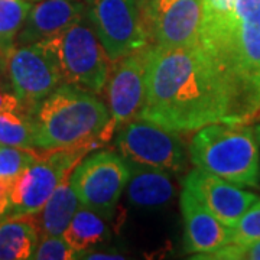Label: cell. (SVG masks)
Returning <instances> with one entry per match:
<instances>
[{
  "label": "cell",
  "instance_id": "obj_1",
  "mask_svg": "<svg viewBox=\"0 0 260 260\" xmlns=\"http://www.w3.org/2000/svg\"><path fill=\"white\" fill-rule=\"evenodd\" d=\"M172 132L225 123V104L213 67L200 47L152 45L139 116Z\"/></svg>",
  "mask_w": 260,
  "mask_h": 260
},
{
  "label": "cell",
  "instance_id": "obj_2",
  "mask_svg": "<svg viewBox=\"0 0 260 260\" xmlns=\"http://www.w3.org/2000/svg\"><path fill=\"white\" fill-rule=\"evenodd\" d=\"M198 44L220 84L225 123H251L260 114V0L204 16Z\"/></svg>",
  "mask_w": 260,
  "mask_h": 260
},
{
  "label": "cell",
  "instance_id": "obj_3",
  "mask_svg": "<svg viewBox=\"0 0 260 260\" xmlns=\"http://www.w3.org/2000/svg\"><path fill=\"white\" fill-rule=\"evenodd\" d=\"M110 120V110L95 93L61 84L32 112L34 146L49 150L91 140Z\"/></svg>",
  "mask_w": 260,
  "mask_h": 260
},
{
  "label": "cell",
  "instance_id": "obj_4",
  "mask_svg": "<svg viewBox=\"0 0 260 260\" xmlns=\"http://www.w3.org/2000/svg\"><path fill=\"white\" fill-rule=\"evenodd\" d=\"M195 167L239 186L260 185V126L213 123L195 133L189 143Z\"/></svg>",
  "mask_w": 260,
  "mask_h": 260
},
{
  "label": "cell",
  "instance_id": "obj_5",
  "mask_svg": "<svg viewBox=\"0 0 260 260\" xmlns=\"http://www.w3.org/2000/svg\"><path fill=\"white\" fill-rule=\"evenodd\" d=\"M38 44L54 59L62 83L95 94L106 87L112 61L87 13L61 34Z\"/></svg>",
  "mask_w": 260,
  "mask_h": 260
},
{
  "label": "cell",
  "instance_id": "obj_6",
  "mask_svg": "<svg viewBox=\"0 0 260 260\" xmlns=\"http://www.w3.org/2000/svg\"><path fill=\"white\" fill-rule=\"evenodd\" d=\"M132 169L123 156L102 150L81 160L73 169L70 179L78 201L104 217H112Z\"/></svg>",
  "mask_w": 260,
  "mask_h": 260
},
{
  "label": "cell",
  "instance_id": "obj_7",
  "mask_svg": "<svg viewBox=\"0 0 260 260\" xmlns=\"http://www.w3.org/2000/svg\"><path fill=\"white\" fill-rule=\"evenodd\" d=\"M121 156L136 167L179 172L186 168L184 143L177 132L146 119L127 121L116 138Z\"/></svg>",
  "mask_w": 260,
  "mask_h": 260
},
{
  "label": "cell",
  "instance_id": "obj_8",
  "mask_svg": "<svg viewBox=\"0 0 260 260\" xmlns=\"http://www.w3.org/2000/svg\"><path fill=\"white\" fill-rule=\"evenodd\" d=\"M87 18L112 64L150 44L139 0H91Z\"/></svg>",
  "mask_w": 260,
  "mask_h": 260
},
{
  "label": "cell",
  "instance_id": "obj_9",
  "mask_svg": "<svg viewBox=\"0 0 260 260\" xmlns=\"http://www.w3.org/2000/svg\"><path fill=\"white\" fill-rule=\"evenodd\" d=\"M139 9L152 45L188 47L200 42L203 0H139Z\"/></svg>",
  "mask_w": 260,
  "mask_h": 260
},
{
  "label": "cell",
  "instance_id": "obj_10",
  "mask_svg": "<svg viewBox=\"0 0 260 260\" xmlns=\"http://www.w3.org/2000/svg\"><path fill=\"white\" fill-rule=\"evenodd\" d=\"M5 71L12 91L30 114L62 84L54 59L39 44L13 45L5 55Z\"/></svg>",
  "mask_w": 260,
  "mask_h": 260
},
{
  "label": "cell",
  "instance_id": "obj_11",
  "mask_svg": "<svg viewBox=\"0 0 260 260\" xmlns=\"http://www.w3.org/2000/svg\"><path fill=\"white\" fill-rule=\"evenodd\" d=\"M150 49L152 44L116 62V70L107 84V102L117 126L133 120L143 107Z\"/></svg>",
  "mask_w": 260,
  "mask_h": 260
},
{
  "label": "cell",
  "instance_id": "obj_12",
  "mask_svg": "<svg viewBox=\"0 0 260 260\" xmlns=\"http://www.w3.org/2000/svg\"><path fill=\"white\" fill-rule=\"evenodd\" d=\"M184 185L208 208L217 220L234 227L242 215L259 198L257 195L244 191L223 178L204 169L195 168L186 175Z\"/></svg>",
  "mask_w": 260,
  "mask_h": 260
},
{
  "label": "cell",
  "instance_id": "obj_13",
  "mask_svg": "<svg viewBox=\"0 0 260 260\" xmlns=\"http://www.w3.org/2000/svg\"><path fill=\"white\" fill-rule=\"evenodd\" d=\"M181 211L185 223L186 251L207 256L233 242L232 227L217 220L188 188L181 194Z\"/></svg>",
  "mask_w": 260,
  "mask_h": 260
},
{
  "label": "cell",
  "instance_id": "obj_14",
  "mask_svg": "<svg viewBox=\"0 0 260 260\" xmlns=\"http://www.w3.org/2000/svg\"><path fill=\"white\" fill-rule=\"evenodd\" d=\"M85 5L77 0H41L32 5L16 37V45L47 41L85 16Z\"/></svg>",
  "mask_w": 260,
  "mask_h": 260
},
{
  "label": "cell",
  "instance_id": "obj_15",
  "mask_svg": "<svg viewBox=\"0 0 260 260\" xmlns=\"http://www.w3.org/2000/svg\"><path fill=\"white\" fill-rule=\"evenodd\" d=\"M126 195L135 207L153 210L165 207L174 200L175 186L167 171L138 167L130 174Z\"/></svg>",
  "mask_w": 260,
  "mask_h": 260
},
{
  "label": "cell",
  "instance_id": "obj_16",
  "mask_svg": "<svg viewBox=\"0 0 260 260\" xmlns=\"http://www.w3.org/2000/svg\"><path fill=\"white\" fill-rule=\"evenodd\" d=\"M70 175L67 174L61 179L44 208L34 214L38 232L42 236H62L78 210V197Z\"/></svg>",
  "mask_w": 260,
  "mask_h": 260
},
{
  "label": "cell",
  "instance_id": "obj_17",
  "mask_svg": "<svg viewBox=\"0 0 260 260\" xmlns=\"http://www.w3.org/2000/svg\"><path fill=\"white\" fill-rule=\"evenodd\" d=\"M38 243L34 214L10 215L0 221V260L32 259Z\"/></svg>",
  "mask_w": 260,
  "mask_h": 260
},
{
  "label": "cell",
  "instance_id": "obj_18",
  "mask_svg": "<svg viewBox=\"0 0 260 260\" xmlns=\"http://www.w3.org/2000/svg\"><path fill=\"white\" fill-rule=\"evenodd\" d=\"M62 237L80 254L110 239V230L103 215L87 207H78Z\"/></svg>",
  "mask_w": 260,
  "mask_h": 260
},
{
  "label": "cell",
  "instance_id": "obj_19",
  "mask_svg": "<svg viewBox=\"0 0 260 260\" xmlns=\"http://www.w3.org/2000/svg\"><path fill=\"white\" fill-rule=\"evenodd\" d=\"M0 146L35 148L32 114L26 109L0 112Z\"/></svg>",
  "mask_w": 260,
  "mask_h": 260
},
{
  "label": "cell",
  "instance_id": "obj_20",
  "mask_svg": "<svg viewBox=\"0 0 260 260\" xmlns=\"http://www.w3.org/2000/svg\"><path fill=\"white\" fill-rule=\"evenodd\" d=\"M30 8L26 0H0V55H6L15 45Z\"/></svg>",
  "mask_w": 260,
  "mask_h": 260
},
{
  "label": "cell",
  "instance_id": "obj_21",
  "mask_svg": "<svg viewBox=\"0 0 260 260\" xmlns=\"http://www.w3.org/2000/svg\"><path fill=\"white\" fill-rule=\"evenodd\" d=\"M41 158L37 148L0 146V177L16 178Z\"/></svg>",
  "mask_w": 260,
  "mask_h": 260
},
{
  "label": "cell",
  "instance_id": "obj_22",
  "mask_svg": "<svg viewBox=\"0 0 260 260\" xmlns=\"http://www.w3.org/2000/svg\"><path fill=\"white\" fill-rule=\"evenodd\" d=\"M260 240V200L243 214L233 227V244L246 246Z\"/></svg>",
  "mask_w": 260,
  "mask_h": 260
},
{
  "label": "cell",
  "instance_id": "obj_23",
  "mask_svg": "<svg viewBox=\"0 0 260 260\" xmlns=\"http://www.w3.org/2000/svg\"><path fill=\"white\" fill-rule=\"evenodd\" d=\"M32 259L38 260H73L78 259V253L65 242L62 236H42L38 243Z\"/></svg>",
  "mask_w": 260,
  "mask_h": 260
},
{
  "label": "cell",
  "instance_id": "obj_24",
  "mask_svg": "<svg viewBox=\"0 0 260 260\" xmlns=\"http://www.w3.org/2000/svg\"><path fill=\"white\" fill-rule=\"evenodd\" d=\"M203 259L260 260V240L251 243V244H246V246H239V244L230 243L223 249L214 251L211 254H207Z\"/></svg>",
  "mask_w": 260,
  "mask_h": 260
},
{
  "label": "cell",
  "instance_id": "obj_25",
  "mask_svg": "<svg viewBox=\"0 0 260 260\" xmlns=\"http://www.w3.org/2000/svg\"><path fill=\"white\" fill-rule=\"evenodd\" d=\"M2 68H5V65L3 67H0V70ZM22 107V104L19 102V99L16 97V94L10 93L6 90V87L3 85L2 83V78H0V112H6V110H18Z\"/></svg>",
  "mask_w": 260,
  "mask_h": 260
},
{
  "label": "cell",
  "instance_id": "obj_26",
  "mask_svg": "<svg viewBox=\"0 0 260 260\" xmlns=\"http://www.w3.org/2000/svg\"><path fill=\"white\" fill-rule=\"evenodd\" d=\"M15 178L0 177V218L9 214L10 207V189Z\"/></svg>",
  "mask_w": 260,
  "mask_h": 260
},
{
  "label": "cell",
  "instance_id": "obj_27",
  "mask_svg": "<svg viewBox=\"0 0 260 260\" xmlns=\"http://www.w3.org/2000/svg\"><path fill=\"white\" fill-rule=\"evenodd\" d=\"M81 259H90V260H117L124 259V256L117 254V253H104V251H99V253H88L84 251L80 254Z\"/></svg>",
  "mask_w": 260,
  "mask_h": 260
},
{
  "label": "cell",
  "instance_id": "obj_28",
  "mask_svg": "<svg viewBox=\"0 0 260 260\" xmlns=\"http://www.w3.org/2000/svg\"><path fill=\"white\" fill-rule=\"evenodd\" d=\"M3 62H5V56L0 55V64H3Z\"/></svg>",
  "mask_w": 260,
  "mask_h": 260
}]
</instances>
